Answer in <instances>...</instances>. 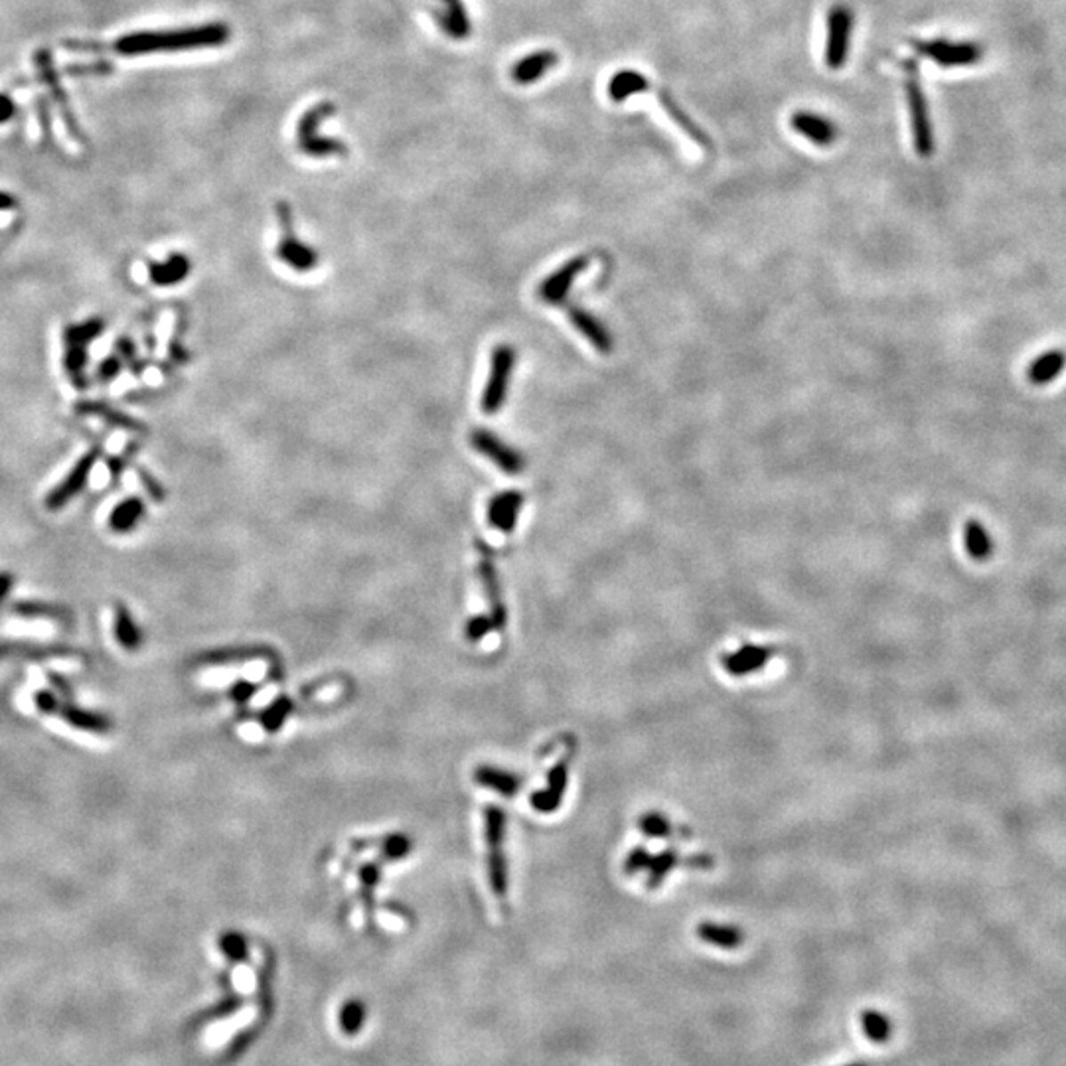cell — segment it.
<instances>
[{"instance_id": "obj_31", "label": "cell", "mask_w": 1066, "mask_h": 1066, "mask_svg": "<svg viewBox=\"0 0 1066 1066\" xmlns=\"http://www.w3.org/2000/svg\"><path fill=\"white\" fill-rule=\"evenodd\" d=\"M861 1029L865 1037L875 1045H884L891 1038L892 1025L891 1019L881 1014L877 1009H863L861 1014Z\"/></svg>"}, {"instance_id": "obj_38", "label": "cell", "mask_w": 1066, "mask_h": 1066, "mask_svg": "<svg viewBox=\"0 0 1066 1066\" xmlns=\"http://www.w3.org/2000/svg\"><path fill=\"white\" fill-rule=\"evenodd\" d=\"M123 359L119 356H107L105 359H101V364L97 366V379L101 384H109L113 379L123 372Z\"/></svg>"}, {"instance_id": "obj_4", "label": "cell", "mask_w": 1066, "mask_h": 1066, "mask_svg": "<svg viewBox=\"0 0 1066 1066\" xmlns=\"http://www.w3.org/2000/svg\"><path fill=\"white\" fill-rule=\"evenodd\" d=\"M504 828L505 816L500 808H486L484 812V834L488 847V877L496 897H504L508 892V871H505L504 852Z\"/></svg>"}, {"instance_id": "obj_47", "label": "cell", "mask_w": 1066, "mask_h": 1066, "mask_svg": "<svg viewBox=\"0 0 1066 1066\" xmlns=\"http://www.w3.org/2000/svg\"><path fill=\"white\" fill-rule=\"evenodd\" d=\"M52 685H56L58 691L63 695V698H71V688L68 685V682H63V677L58 674H48Z\"/></svg>"}, {"instance_id": "obj_41", "label": "cell", "mask_w": 1066, "mask_h": 1066, "mask_svg": "<svg viewBox=\"0 0 1066 1066\" xmlns=\"http://www.w3.org/2000/svg\"><path fill=\"white\" fill-rule=\"evenodd\" d=\"M492 626H494V625H492V618L478 617V618H474V620L468 622V626H466V636H468V640H478V638H482V636L486 634V632L490 630Z\"/></svg>"}, {"instance_id": "obj_25", "label": "cell", "mask_w": 1066, "mask_h": 1066, "mask_svg": "<svg viewBox=\"0 0 1066 1066\" xmlns=\"http://www.w3.org/2000/svg\"><path fill=\"white\" fill-rule=\"evenodd\" d=\"M1064 366H1066L1064 351H1061V350L1045 351V354L1035 358L1033 364L1029 366V369H1027L1029 382L1035 385L1051 384L1056 376L1062 374Z\"/></svg>"}, {"instance_id": "obj_22", "label": "cell", "mask_w": 1066, "mask_h": 1066, "mask_svg": "<svg viewBox=\"0 0 1066 1066\" xmlns=\"http://www.w3.org/2000/svg\"><path fill=\"white\" fill-rule=\"evenodd\" d=\"M771 650H766L763 646H753L747 644L737 652L729 654L725 659H723V664H725V670L733 675H747L751 672H756L758 667H763L766 664V659L771 658Z\"/></svg>"}, {"instance_id": "obj_24", "label": "cell", "mask_w": 1066, "mask_h": 1066, "mask_svg": "<svg viewBox=\"0 0 1066 1066\" xmlns=\"http://www.w3.org/2000/svg\"><path fill=\"white\" fill-rule=\"evenodd\" d=\"M650 89V79L640 74V71L634 69H622L618 74H614L610 84H609V95L612 101L622 103L630 99L632 95L644 93Z\"/></svg>"}, {"instance_id": "obj_43", "label": "cell", "mask_w": 1066, "mask_h": 1066, "mask_svg": "<svg viewBox=\"0 0 1066 1066\" xmlns=\"http://www.w3.org/2000/svg\"><path fill=\"white\" fill-rule=\"evenodd\" d=\"M68 71L71 76H81V74H109L113 71V66L107 61H95L92 66H69Z\"/></svg>"}, {"instance_id": "obj_42", "label": "cell", "mask_w": 1066, "mask_h": 1066, "mask_svg": "<svg viewBox=\"0 0 1066 1066\" xmlns=\"http://www.w3.org/2000/svg\"><path fill=\"white\" fill-rule=\"evenodd\" d=\"M408 849H409V842L403 836H395L392 839H387V844H385V853L390 860L403 857L405 853H408Z\"/></svg>"}, {"instance_id": "obj_30", "label": "cell", "mask_w": 1066, "mask_h": 1066, "mask_svg": "<svg viewBox=\"0 0 1066 1066\" xmlns=\"http://www.w3.org/2000/svg\"><path fill=\"white\" fill-rule=\"evenodd\" d=\"M565 784H567V763L563 761L561 764L557 766L555 771H551V776H549V786H547V788H545V792L536 794V796L531 798L533 808H536V810H541V812H551V810H555V808H557V804H559V800H561V796H563V788H565Z\"/></svg>"}, {"instance_id": "obj_5", "label": "cell", "mask_w": 1066, "mask_h": 1066, "mask_svg": "<svg viewBox=\"0 0 1066 1066\" xmlns=\"http://www.w3.org/2000/svg\"><path fill=\"white\" fill-rule=\"evenodd\" d=\"M910 46L920 56L936 61L942 68H964L973 66L983 58V48L975 42H950V40H910Z\"/></svg>"}, {"instance_id": "obj_3", "label": "cell", "mask_w": 1066, "mask_h": 1066, "mask_svg": "<svg viewBox=\"0 0 1066 1066\" xmlns=\"http://www.w3.org/2000/svg\"><path fill=\"white\" fill-rule=\"evenodd\" d=\"M336 111V105L332 103H319L314 105L312 109L306 111L303 115V119L298 121V129H296V141H298V149H301L304 155L311 157H330V155H346L348 147L342 141L336 139H324L319 134V125L322 123V119H327V117L334 115Z\"/></svg>"}, {"instance_id": "obj_34", "label": "cell", "mask_w": 1066, "mask_h": 1066, "mask_svg": "<svg viewBox=\"0 0 1066 1066\" xmlns=\"http://www.w3.org/2000/svg\"><path fill=\"white\" fill-rule=\"evenodd\" d=\"M52 654H76V650L66 646H38L24 642H0V658L6 656H52Z\"/></svg>"}, {"instance_id": "obj_20", "label": "cell", "mask_w": 1066, "mask_h": 1066, "mask_svg": "<svg viewBox=\"0 0 1066 1066\" xmlns=\"http://www.w3.org/2000/svg\"><path fill=\"white\" fill-rule=\"evenodd\" d=\"M559 56L551 50H541L529 53L528 58L520 60L512 69V77L520 85H531L544 77L551 68H555Z\"/></svg>"}, {"instance_id": "obj_1", "label": "cell", "mask_w": 1066, "mask_h": 1066, "mask_svg": "<svg viewBox=\"0 0 1066 1066\" xmlns=\"http://www.w3.org/2000/svg\"><path fill=\"white\" fill-rule=\"evenodd\" d=\"M231 30L228 24L212 22L194 26V28L182 30H168V32H137L131 36H123L121 40L115 42L113 50L123 53V56H141V53H155V52H182V50H198L222 46L230 40Z\"/></svg>"}, {"instance_id": "obj_9", "label": "cell", "mask_w": 1066, "mask_h": 1066, "mask_svg": "<svg viewBox=\"0 0 1066 1066\" xmlns=\"http://www.w3.org/2000/svg\"><path fill=\"white\" fill-rule=\"evenodd\" d=\"M853 30V12L845 4H836L828 14L826 63L829 69H842L849 53Z\"/></svg>"}, {"instance_id": "obj_40", "label": "cell", "mask_w": 1066, "mask_h": 1066, "mask_svg": "<svg viewBox=\"0 0 1066 1066\" xmlns=\"http://www.w3.org/2000/svg\"><path fill=\"white\" fill-rule=\"evenodd\" d=\"M34 701H36V707H38L42 713H46V715H56L60 709V703H61L58 699V695L53 691H48V690H40L38 693H36Z\"/></svg>"}, {"instance_id": "obj_28", "label": "cell", "mask_w": 1066, "mask_h": 1066, "mask_svg": "<svg viewBox=\"0 0 1066 1066\" xmlns=\"http://www.w3.org/2000/svg\"><path fill=\"white\" fill-rule=\"evenodd\" d=\"M698 934L703 942L719 946L721 950H735L737 946H740V942L745 941L743 933L737 926L731 925H715V923H703L698 928Z\"/></svg>"}, {"instance_id": "obj_13", "label": "cell", "mask_w": 1066, "mask_h": 1066, "mask_svg": "<svg viewBox=\"0 0 1066 1066\" xmlns=\"http://www.w3.org/2000/svg\"><path fill=\"white\" fill-rule=\"evenodd\" d=\"M569 320L573 322V327L581 332V336H585L586 340L591 342V346L599 351L602 356H609L612 348H614V338L610 330L604 327V324L593 316L591 312H586L583 309H571L569 311Z\"/></svg>"}, {"instance_id": "obj_15", "label": "cell", "mask_w": 1066, "mask_h": 1066, "mask_svg": "<svg viewBox=\"0 0 1066 1066\" xmlns=\"http://www.w3.org/2000/svg\"><path fill=\"white\" fill-rule=\"evenodd\" d=\"M36 63H38L40 74H42L44 81H46V85L50 87V92H52L53 99H56V103H58V107H60V113H61V119L66 121L69 134H71V137H74L76 141H79V142H81V141H84V137H81V133H79V129H77V123H76V119H74V115H71V109H69V103H68L66 92H63V89H61L60 81H58V77H56V71H53V68H52V58H50V53H48L46 50H40L38 53H36Z\"/></svg>"}, {"instance_id": "obj_23", "label": "cell", "mask_w": 1066, "mask_h": 1066, "mask_svg": "<svg viewBox=\"0 0 1066 1066\" xmlns=\"http://www.w3.org/2000/svg\"><path fill=\"white\" fill-rule=\"evenodd\" d=\"M144 513H147V505L137 496H131V498H125L119 504L115 505L109 513V529L115 533H126L133 531L134 528L139 526V521L144 518Z\"/></svg>"}, {"instance_id": "obj_16", "label": "cell", "mask_w": 1066, "mask_h": 1066, "mask_svg": "<svg viewBox=\"0 0 1066 1066\" xmlns=\"http://www.w3.org/2000/svg\"><path fill=\"white\" fill-rule=\"evenodd\" d=\"M523 500H526L523 494L516 490L494 496L490 500V505H488V521H490L496 529L510 533L516 528L518 513L521 510Z\"/></svg>"}, {"instance_id": "obj_39", "label": "cell", "mask_w": 1066, "mask_h": 1066, "mask_svg": "<svg viewBox=\"0 0 1066 1066\" xmlns=\"http://www.w3.org/2000/svg\"><path fill=\"white\" fill-rule=\"evenodd\" d=\"M137 474H139V481H141V482H142V486H144V490L149 492V496H150L152 500H157V502H162V500H165L166 492H165V486H162V484L158 482V478L152 476V474L147 471V468H142V466H137Z\"/></svg>"}, {"instance_id": "obj_29", "label": "cell", "mask_w": 1066, "mask_h": 1066, "mask_svg": "<svg viewBox=\"0 0 1066 1066\" xmlns=\"http://www.w3.org/2000/svg\"><path fill=\"white\" fill-rule=\"evenodd\" d=\"M103 332H105V320L99 319V316H93V319H87L84 322L68 324V327L61 330V342H63V346H68V344L89 346L93 340L101 336Z\"/></svg>"}, {"instance_id": "obj_27", "label": "cell", "mask_w": 1066, "mask_h": 1066, "mask_svg": "<svg viewBox=\"0 0 1066 1066\" xmlns=\"http://www.w3.org/2000/svg\"><path fill=\"white\" fill-rule=\"evenodd\" d=\"M964 544L968 555L975 561H986L991 557L993 544L988 529L978 520H968L964 526Z\"/></svg>"}, {"instance_id": "obj_12", "label": "cell", "mask_w": 1066, "mask_h": 1066, "mask_svg": "<svg viewBox=\"0 0 1066 1066\" xmlns=\"http://www.w3.org/2000/svg\"><path fill=\"white\" fill-rule=\"evenodd\" d=\"M790 125L794 131L814 142L816 147H831L839 139V129L836 123L816 113L796 111L790 117Z\"/></svg>"}, {"instance_id": "obj_21", "label": "cell", "mask_w": 1066, "mask_h": 1066, "mask_svg": "<svg viewBox=\"0 0 1066 1066\" xmlns=\"http://www.w3.org/2000/svg\"><path fill=\"white\" fill-rule=\"evenodd\" d=\"M478 547H481V551H482L481 577H482L488 599H490V602H492V625L496 628H502L505 625V609L500 601V585H498V577H496L492 551L488 549L482 541H478Z\"/></svg>"}, {"instance_id": "obj_48", "label": "cell", "mask_w": 1066, "mask_h": 1066, "mask_svg": "<svg viewBox=\"0 0 1066 1066\" xmlns=\"http://www.w3.org/2000/svg\"><path fill=\"white\" fill-rule=\"evenodd\" d=\"M14 207H18L16 198L11 196V194H6V192H0V212L14 210Z\"/></svg>"}, {"instance_id": "obj_7", "label": "cell", "mask_w": 1066, "mask_h": 1066, "mask_svg": "<svg viewBox=\"0 0 1066 1066\" xmlns=\"http://www.w3.org/2000/svg\"><path fill=\"white\" fill-rule=\"evenodd\" d=\"M516 364V350L512 346H498L492 354L490 377L482 395V411L486 415H496L505 401V393L510 387V377Z\"/></svg>"}, {"instance_id": "obj_14", "label": "cell", "mask_w": 1066, "mask_h": 1066, "mask_svg": "<svg viewBox=\"0 0 1066 1066\" xmlns=\"http://www.w3.org/2000/svg\"><path fill=\"white\" fill-rule=\"evenodd\" d=\"M656 97H658L659 105H662V109L667 113V117H670V119H672V121H674L677 126H680V129H682L685 134H688V137H690V139H691L695 144H698V147H701L703 150H707V152H711V150H713V142L709 141L707 134L703 133V131H701V126H699L698 123H695V121L691 119V117H690L688 113H685V111L682 109V105L675 101L674 95H672L670 92H667V89H658V92H656Z\"/></svg>"}, {"instance_id": "obj_49", "label": "cell", "mask_w": 1066, "mask_h": 1066, "mask_svg": "<svg viewBox=\"0 0 1066 1066\" xmlns=\"http://www.w3.org/2000/svg\"><path fill=\"white\" fill-rule=\"evenodd\" d=\"M849 1066H863V1064H849Z\"/></svg>"}, {"instance_id": "obj_19", "label": "cell", "mask_w": 1066, "mask_h": 1066, "mask_svg": "<svg viewBox=\"0 0 1066 1066\" xmlns=\"http://www.w3.org/2000/svg\"><path fill=\"white\" fill-rule=\"evenodd\" d=\"M190 273H192V261L184 253H173L162 263H150L149 267L150 283L157 287H174L186 281Z\"/></svg>"}, {"instance_id": "obj_36", "label": "cell", "mask_w": 1066, "mask_h": 1066, "mask_svg": "<svg viewBox=\"0 0 1066 1066\" xmlns=\"http://www.w3.org/2000/svg\"><path fill=\"white\" fill-rule=\"evenodd\" d=\"M115 348H117V356H119L123 359V364L126 367H129L133 374H137V376L142 374L144 361L141 364V359L137 356V346H134V342L131 338L121 336L119 340L115 342Z\"/></svg>"}, {"instance_id": "obj_44", "label": "cell", "mask_w": 1066, "mask_h": 1066, "mask_svg": "<svg viewBox=\"0 0 1066 1066\" xmlns=\"http://www.w3.org/2000/svg\"><path fill=\"white\" fill-rule=\"evenodd\" d=\"M14 586V575L11 571H0V604L11 594Z\"/></svg>"}, {"instance_id": "obj_46", "label": "cell", "mask_w": 1066, "mask_h": 1066, "mask_svg": "<svg viewBox=\"0 0 1066 1066\" xmlns=\"http://www.w3.org/2000/svg\"><path fill=\"white\" fill-rule=\"evenodd\" d=\"M38 113H40V123H42L44 134H46V137H50V113H48V107H46V101H44V99H40V101H38Z\"/></svg>"}, {"instance_id": "obj_2", "label": "cell", "mask_w": 1066, "mask_h": 1066, "mask_svg": "<svg viewBox=\"0 0 1066 1066\" xmlns=\"http://www.w3.org/2000/svg\"><path fill=\"white\" fill-rule=\"evenodd\" d=\"M900 68H902V71H905V92H907V103H909L912 142H915V150L918 152V155L923 158H928L934 155L936 142H934L933 121H930V113H928V101H926L923 84H920L918 61L917 60H902Z\"/></svg>"}, {"instance_id": "obj_37", "label": "cell", "mask_w": 1066, "mask_h": 1066, "mask_svg": "<svg viewBox=\"0 0 1066 1066\" xmlns=\"http://www.w3.org/2000/svg\"><path fill=\"white\" fill-rule=\"evenodd\" d=\"M220 950L233 962L246 960V956H247L246 941H243L241 934H236V933H228L220 938Z\"/></svg>"}, {"instance_id": "obj_10", "label": "cell", "mask_w": 1066, "mask_h": 1066, "mask_svg": "<svg viewBox=\"0 0 1066 1066\" xmlns=\"http://www.w3.org/2000/svg\"><path fill=\"white\" fill-rule=\"evenodd\" d=\"M471 445L478 450V453L484 455L488 460H492V463L502 468L504 472H508L512 476L520 474L523 468H526V460L518 453V450H513L512 447L505 445L498 437L492 435L490 431L484 429H476L472 431L471 435Z\"/></svg>"}, {"instance_id": "obj_26", "label": "cell", "mask_w": 1066, "mask_h": 1066, "mask_svg": "<svg viewBox=\"0 0 1066 1066\" xmlns=\"http://www.w3.org/2000/svg\"><path fill=\"white\" fill-rule=\"evenodd\" d=\"M115 638L126 652H137L144 642L141 628L125 604H117L115 607Z\"/></svg>"}, {"instance_id": "obj_33", "label": "cell", "mask_w": 1066, "mask_h": 1066, "mask_svg": "<svg viewBox=\"0 0 1066 1066\" xmlns=\"http://www.w3.org/2000/svg\"><path fill=\"white\" fill-rule=\"evenodd\" d=\"M12 610L16 614H20L24 618H56V620H66L69 617V612L66 609L58 607V604H48V602H34V601H24V602H16Z\"/></svg>"}, {"instance_id": "obj_35", "label": "cell", "mask_w": 1066, "mask_h": 1066, "mask_svg": "<svg viewBox=\"0 0 1066 1066\" xmlns=\"http://www.w3.org/2000/svg\"><path fill=\"white\" fill-rule=\"evenodd\" d=\"M366 1021V1009L359 1001H348L340 1011V1027L346 1035H356Z\"/></svg>"}, {"instance_id": "obj_11", "label": "cell", "mask_w": 1066, "mask_h": 1066, "mask_svg": "<svg viewBox=\"0 0 1066 1066\" xmlns=\"http://www.w3.org/2000/svg\"><path fill=\"white\" fill-rule=\"evenodd\" d=\"M589 265H591V257H586V255H577L571 261H567V263L559 267V271L551 273L547 279H544V283L539 285L537 295L541 301L547 304H561L567 298L569 291H571L575 279L579 277Z\"/></svg>"}, {"instance_id": "obj_6", "label": "cell", "mask_w": 1066, "mask_h": 1066, "mask_svg": "<svg viewBox=\"0 0 1066 1066\" xmlns=\"http://www.w3.org/2000/svg\"><path fill=\"white\" fill-rule=\"evenodd\" d=\"M277 215H279V222H281V230H283L281 243H279V247H277V257L281 259L283 263H287L288 267L298 271V273H309V271H312L316 265H319V253H316L312 247L304 246L303 241H298L295 238L291 206H288L287 202H279Z\"/></svg>"}, {"instance_id": "obj_32", "label": "cell", "mask_w": 1066, "mask_h": 1066, "mask_svg": "<svg viewBox=\"0 0 1066 1066\" xmlns=\"http://www.w3.org/2000/svg\"><path fill=\"white\" fill-rule=\"evenodd\" d=\"M474 779L482 786H488V788H494L496 792H500L502 796H513L520 786V779H516V776L510 772L490 769V766H482V769H478Z\"/></svg>"}, {"instance_id": "obj_8", "label": "cell", "mask_w": 1066, "mask_h": 1066, "mask_svg": "<svg viewBox=\"0 0 1066 1066\" xmlns=\"http://www.w3.org/2000/svg\"><path fill=\"white\" fill-rule=\"evenodd\" d=\"M99 456H101V447H93V448H89L74 466H71L68 476L63 478L61 482L53 486L50 494L46 496V500H44L46 510L58 512L61 508H66V505L74 500L81 490H84L87 481H89V474H92Z\"/></svg>"}, {"instance_id": "obj_18", "label": "cell", "mask_w": 1066, "mask_h": 1066, "mask_svg": "<svg viewBox=\"0 0 1066 1066\" xmlns=\"http://www.w3.org/2000/svg\"><path fill=\"white\" fill-rule=\"evenodd\" d=\"M76 413L85 415V417H97L103 423L111 424V427H115V429H123L129 432L147 431V427H144L141 421L131 417V415L119 411L117 408H111L109 403H103V401H79V403H76Z\"/></svg>"}, {"instance_id": "obj_45", "label": "cell", "mask_w": 1066, "mask_h": 1066, "mask_svg": "<svg viewBox=\"0 0 1066 1066\" xmlns=\"http://www.w3.org/2000/svg\"><path fill=\"white\" fill-rule=\"evenodd\" d=\"M14 111H16V107L12 103V99L6 95H0V123L12 119Z\"/></svg>"}, {"instance_id": "obj_17", "label": "cell", "mask_w": 1066, "mask_h": 1066, "mask_svg": "<svg viewBox=\"0 0 1066 1066\" xmlns=\"http://www.w3.org/2000/svg\"><path fill=\"white\" fill-rule=\"evenodd\" d=\"M56 715H60L63 721H68L71 727H76L79 731H87V733L107 735L113 731V721L107 715H103V713L77 707L69 701L60 703V709Z\"/></svg>"}]
</instances>
